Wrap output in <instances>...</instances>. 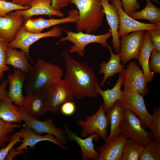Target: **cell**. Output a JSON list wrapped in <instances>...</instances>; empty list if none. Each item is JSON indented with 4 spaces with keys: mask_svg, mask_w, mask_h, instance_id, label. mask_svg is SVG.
Masks as SVG:
<instances>
[{
    "mask_svg": "<svg viewBox=\"0 0 160 160\" xmlns=\"http://www.w3.org/2000/svg\"><path fill=\"white\" fill-rule=\"evenodd\" d=\"M152 41L153 49L160 52V29L147 31Z\"/></svg>",
    "mask_w": 160,
    "mask_h": 160,
    "instance_id": "obj_39",
    "label": "cell"
},
{
    "mask_svg": "<svg viewBox=\"0 0 160 160\" xmlns=\"http://www.w3.org/2000/svg\"><path fill=\"white\" fill-rule=\"evenodd\" d=\"M153 48L152 41L146 31L137 59L139 65L142 68L147 84L151 82L155 76V73L150 70L148 66L150 54Z\"/></svg>",
    "mask_w": 160,
    "mask_h": 160,
    "instance_id": "obj_23",
    "label": "cell"
},
{
    "mask_svg": "<svg viewBox=\"0 0 160 160\" xmlns=\"http://www.w3.org/2000/svg\"><path fill=\"white\" fill-rule=\"evenodd\" d=\"M122 84V78L120 74L116 83L112 89L103 90L100 87L98 88L97 92L98 95L103 98L104 103L103 108L106 113L122 97L123 92L121 90Z\"/></svg>",
    "mask_w": 160,
    "mask_h": 160,
    "instance_id": "obj_25",
    "label": "cell"
},
{
    "mask_svg": "<svg viewBox=\"0 0 160 160\" xmlns=\"http://www.w3.org/2000/svg\"><path fill=\"white\" fill-rule=\"evenodd\" d=\"M153 120L150 129L154 140L160 143V107H154Z\"/></svg>",
    "mask_w": 160,
    "mask_h": 160,
    "instance_id": "obj_33",
    "label": "cell"
},
{
    "mask_svg": "<svg viewBox=\"0 0 160 160\" xmlns=\"http://www.w3.org/2000/svg\"><path fill=\"white\" fill-rule=\"evenodd\" d=\"M52 2V0H32L28 5L30 7L29 9L16 10L15 12L22 16L24 20L38 15H46L50 17L53 16L63 17L64 13L53 7Z\"/></svg>",
    "mask_w": 160,
    "mask_h": 160,
    "instance_id": "obj_16",
    "label": "cell"
},
{
    "mask_svg": "<svg viewBox=\"0 0 160 160\" xmlns=\"http://www.w3.org/2000/svg\"><path fill=\"white\" fill-rule=\"evenodd\" d=\"M7 1L8 0H4ZM12 2L20 6H28L29 3L32 0H12Z\"/></svg>",
    "mask_w": 160,
    "mask_h": 160,
    "instance_id": "obj_44",
    "label": "cell"
},
{
    "mask_svg": "<svg viewBox=\"0 0 160 160\" xmlns=\"http://www.w3.org/2000/svg\"><path fill=\"white\" fill-rule=\"evenodd\" d=\"M128 138L120 134L101 147L97 148L99 152L98 160H121L124 146Z\"/></svg>",
    "mask_w": 160,
    "mask_h": 160,
    "instance_id": "obj_18",
    "label": "cell"
},
{
    "mask_svg": "<svg viewBox=\"0 0 160 160\" xmlns=\"http://www.w3.org/2000/svg\"><path fill=\"white\" fill-rule=\"evenodd\" d=\"M106 113L110 124V131L105 142L110 141L120 134L119 128L124 117V109L117 101Z\"/></svg>",
    "mask_w": 160,
    "mask_h": 160,
    "instance_id": "obj_27",
    "label": "cell"
},
{
    "mask_svg": "<svg viewBox=\"0 0 160 160\" xmlns=\"http://www.w3.org/2000/svg\"><path fill=\"white\" fill-rule=\"evenodd\" d=\"M21 126L15 123L5 121L0 118V149L6 145V143L10 140L11 135L15 128H19Z\"/></svg>",
    "mask_w": 160,
    "mask_h": 160,
    "instance_id": "obj_32",
    "label": "cell"
},
{
    "mask_svg": "<svg viewBox=\"0 0 160 160\" xmlns=\"http://www.w3.org/2000/svg\"><path fill=\"white\" fill-rule=\"evenodd\" d=\"M123 87L122 96L117 102L123 108L129 109L137 116L143 127L150 128L153 116L146 107L143 95L138 93L130 86H126Z\"/></svg>",
    "mask_w": 160,
    "mask_h": 160,
    "instance_id": "obj_4",
    "label": "cell"
},
{
    "mask_svg": "<svg viewBox=\"0 0 160 160\" xmlns=\"http://www.w3.org/2000/svg\"><path fill=\"white\" fill-rule=\"evenodd\" d=\"M8 84L7 80L5 79L0 84V102L5 97L7 96V90L6 88Z\"/></svg>",
    "mask_w": 160,
    "mask_h": 160,
    "instance_id": "obj_42",
    "label": "cell"
},
{
    "mask_svg": "<svg viewBox=\"0 0 160 160\" xmlns=\"http://www.w3.org/2000/svg\"><path fill=\"white\" fill-rule=\"evenodd\" d=\"M24 153V150H17L13 148L9 152L5 160H12L17 156L23 154Z\"/></svg>",
    "mask_w": 160,
    "mask_h": 160,
    "instance_id": "obj_43",
    "label": "cell"
},
{
    "mask_svg": "<svg viewBox=\"0 0 160 160\" xmlns=\"http://www.w3.org/2000/svg\"><path fill=\"white\" fill-rule=\"evenodd\" d=\"M47 111L57 114L61 105L75 98L64 79H60L51 84L43 92Z\"/></svg>",
    "mask_w": 160,
    "mask_h": 160,
    "instance_id": "obj_7",
    "label": "cell"
},
{
    "mask_svg": "<svg viewBox=\"0 0 160 160\" xmlns=\"http://www.w3.org/2000/svg\"><path fill=\"white\" fill-rule=\"evenodd\" d=\"M109 0H101L103 12L105 15L108 23L109 25L112 33V39L111 43L117 54L120 51V40L118 31L119 25V18L118 12L113 5L109 3Z\"/></svg>",
    "mask_w": 160,
    "mask_h": 160,
    "instance_id": "obj_20",
    "label": "cell"
},
{
    "mask_svg": "<svg viewBox=\"0 0 160 160\" xmlns=\"http://www.w3.org/2000/svg\"><path fill=\"white\" fill-rule=\"evenodd\" d=\"M63 70L59 66L41 59L38 60L26 73V93L43 92L51 84L61 78Z\"/></svg>",
    "mask_w": 160,
    "mask_h": 160,
    "instance_id": "obj_2",
    "label": "cell"
},
{
    "mask_svg": "<svg viewBox=\"0 0 160 160\" xmlns=\"http://www.w3.org/2000/svg\"><path fill=\"white\" fill-rule=\"evenodd\" d=\"M28 6H20L12 2L0 0V16L4 17L13 10H23L29 9Z\"/></svg>",
    "mask_w": 160,
    "mask_h": 160,
    "instance_id": "obj_35",
    "label": "cell"
},
{
    "mask_svg": "<svg viewBox=\"0 0 160 160\" xmlns=\"http://www.w3.org/2000/svg\"><path fill=\"white\" fill-rule=\"evenodd\" d=\"M20 136L23 138V141L21 145L16 148L17 150H26L28 147L34 149L36 144L44 141H50L63 149H67L66 147L62 145L52 135L48 133L44 135H38L28 127H24L20 131Z\"/></svg>",
    "mask_w": 160,
    "mask_h": 160,
    "instance_id": "obj_22",
    "label": "cell"
},
{
    "mask_svg": "<svg viewBox=\"0 0 160 160\" xmlns=\"http://www.w3.org/2000/svg\"><path fill=\"white\" fill-rule=\"evenodd\" d=\"M122 7L125 12L130 16L140 8L137 0H121Z\"/></svg>",
    "mask_w": 160,
    "mask_h": 160,
    "instance_id": "obj_38",
    "label": "cell"
},
{
    "mask_svg": "<svg viewBox=\"0 0 160 160\" xmlns=\"http://www.w3.org/2000/svg\"><path fill=\"white\" fill-rule=\"evenodd\" d=\"M140 160H160V143L152 140L144 146Z\"/></svg>",
    "mask_w": 160,
    "mask_h": 160,
    "instance_id": "obj_31",
    "label": "cell"
},
{
    "mask_svg": "<svg viewBox=\"0 0 160 160\" xmlns=\"http://www.w3.org/2000/svg\"><path fill=\"white\" fill-rule=\"evenodd\" d=\"M24 20L22 16L15 12L0 16V40L9 42L12 41Z\"/></svg>",
    "mask_w": 160,
    "mask_h": 160,
    "instance_id": "obj_17",
    "label": "cell"
},
{
    "mask_svg": "<svg viewBox=\"0 0 160 160\" xmlns=\"http://www.w3.org/2000/svg\"><path fill=\"white\" fill-rule=\"evenodd\" d=\"M9 43L0 40V81L4 77V72L9 70V67L6 64L7 51Z\"/></svg>",
    "mask_w": 160,
    "mask_h": 160,
    "instance_id": "obj_34",
    "label": "cell"
},
{
    "mask_svg": "<svg viewBox=\"0 0 160 160\" xmlns=\"http://www.w3.org/2000/svg\"><path fill=\"white\" fill-rule=\"evenodd\" d=\"M150 57L151 60L148 63L150 70L155 73H160V52L153 49L151 52Z\"/></svg>",
    "mask_w": 160,
    "mask_h": 160,
    "instance_id": "obj_37",
    "label": "cell"
},
{
    "mask_svg": "<svg viewBox=\"0 0 160 160\" xmlns=\"http://www.w3.org/2000/svg\"><path fill=\"white\" fill-rule=\"evenodd\" d=\"M20 131L17 132L11 135L10 140L7 145L0 149V160H4L9 152L13 148L17 143L22 142L23 140L21 139Z\"/></svg>",
    "mask_w": 160,
    "mask_h": 160,
    "instance_id": "obj_36",
    "label": "cell"
},
{
    "mask_svg": "<svg viewBox=\"0 0 160 160\" xmlns=\"http://www.w3.org/2000/svg\"><path fill=\"white\" fill-rule=\"evenodd\" d=\"M69 0H52V6L55 9L60 11L61 9L68 6Z\"/></svg>",
    "mask_w": 160,
    "mask_h": 160,
    "instance_id": "obj_41",
    "label": "cell"
},
{
    "mask_svg": "<svg viewBox=\"0 0 160 160\" xmlns=\"http://www.w3.org/2000/svg\"><path fill=\"white\" fill-rule=\"evenodd\" d=\"M63 31L67 34V36L61 38L59 42L68 41L73 44L68 50L70 53H76L79 56L84 57L85 54V48L88 44L94 43L100 44L103 47H108L109 44L107 40L112 36L111 31H109L104 34L94 35L91 33H84L81 31L75 32L71 31H67L61 28Z\"/></svg>",
    "mask_w": 160,
    "mask_h": 160,
    "instance_id": "obj_5",
    "label": "cell"
},
{
    "mask_svg": "<svg viewBox=\"0 0 160 160\" xmlns=\"http://www.w3.org/2000/svg\"><path fill=\"white\" fill-rule=\"evenodd\" d=\"M145 7L140 11H137L130 17L134 19H145L150 23H160V8L153 5L151 0H146Z\"/></svg>",
    "mask_w": 160,
    "mask_h": 160,
    "instance_id": "obj_29",
    "label": "cell"
},
{
    "mask_svg": "<svg viewBox=\"0 0 160 160\" xmlns=\"http://www.w3.org/2000/svg\"><path fill=\"white\" fill-rule=\"evenodd\" d=\"M26 78V73L16 68L13 74H9L7 77L9 84L7 96L18 107L23 104L24 97L22 90Z\"/></svg>",
    "mask_w": 160,
    "mask_h": 160,
    "instance_id": "obj_19",
    "label": "cell"
},
{
    "mask_svg": "<svg viewBox=\"0 0 160 160\" xmlns=\"http://www.w3.org/2000/svg\"><path fill=\"white\" fill-rule=\"evenodd\" d=\"M63 126L67 139L76 142L80 147L82 153V160H98L99 153L95 149L93 140L94 139L96 141L99 140L101 137L99 135L92 133L86 138L82 139L71 131L66 124H63Z\"/></svg>",
    "mask_w": 160,
    "mask_h": 160,
    "instance_id": "obj_15",
    "label": "cell"
},
{
    "mask_svg": "<svg viewBox=\"0 0 160 160\" xmlns=\"http://www.w3.org/2000/svg\"><path fill=\"white\" fill-rule=\"evenodd\" d=\"M103 108V103L93 115L87 117L85 121L79 120L77 121L78 126L82 128L80 137H86L92 133H96L105 142L108 135L107 129L109 124L108 117Z\"/></svg>",
    "mask_w": 160,
    "mask_h": 160,
    "instance_id": "obj_10",
    "label": "cell"
},
{
    "mask_svg": "<svg viewBox=\"0 0 160 160\" xmlns=\"http://www.w3.org/2000/svg\"><path fill=\"white\" fill-rule=\"evenodd\" d=\"M26 53L22 50L8 47L6 53V64L13 66L25 73L28 72L32 65L28 61Z\"/></svg>",
    "mask_w": 160,
    "mask_h": 160,
    "instance_id": "obj_26",
    "label": "cell"
},
{
    "mask_svg": "<svg viewBox=\"0 0 160 160\" xmlns=\"http://www.w3.org/2000/svg\"><path fill=\"white\" fill-rule=\"evenodd\" d=\"M108 47L110 53L111 57L108 62L103 61L100 65L99 73L103 74L104 75L103 79L100 84V86L103 85L109 77L117 73H123L125 69L124 68L125 65H122L120 63V54L116 55L114 53L110 45H108Z\"/></svg>",
    "mask_w": 160,
    "mask_h": 160,
    "instance_id": "obj_24",
    "label": "cell"
},
{
    "mask_svg": "<svg viewBox=\"0 0 160 160\" xmlns=\"http://www.w3.org/2000/svg\"><path fill=\"white\" fill-rule=\"evenodd\" d=\"M18 107L25 123L24 127L31 129L34 133L38 135H41L44 133L52 134L62 145L67 144L68 141L64 129L57 127L54 124L53 119H48L43 121L39 120L28 114L23 106Z\"/></svg>",
    "mask_w": 160,
    "mask_h": 160,
    "instance_id": "obj_8",
    "label": "cell"
},
{
    "mask_svg": "<svg viewBox=\"0 0 160 160\" xmlns=\"http://www.w3.org/2000/svg\"><path fill=\"white\" fill-rule=\"evenodd\" d=\"M144 146L131 138L124 145L121 160H139Z\"/></svg>",
    "mask_w": 160,
    "mask_h": 160,
    "instance_id": "obj_30",
    "label": "cell"
},
{
    "mask_svg": "<svg viewBox=\"0 0 160 160\" xmlns=\"http://www.w3.org/2000/svg\"><path fill=\"white\" fill-rule=\"evenodd\" d=\"M144 30L135 31L121 37L120 60L125 64L131 59H137L144 40Z\"/></svg>",
    "mask_w": 160,
    "mask_h": 160,
    "instance_id": "obj_12",
    "label": "cell"
},
{
    "mask_svg": "<svg viewBox=\"0 0 160 160\" xmlns=\"http://www.w3.org/2000/svg\"><path fill=\"white\" fill-rule=\"evenodd\" d=\"M78 10L73 9L70 10L68 16L58 19L51 18L45 19L42 17L33 19L30 18L24 20L23 25L27 31L33 32H42L44 30L57 25L76 22L78 18Z\"/></svg>",
    "mask_w": 160,
    "mask_h": 160,
    "instance_id": "obj_13",
    "label": "cell"
},
{
    "mask_svg": "<svg viewBox=\"0 0 160 160\" xmlns=\"http://www.w3.org/2000/svg\"><path fill=\"white\" fill-rule=\"evenodd\" d=\"M60 111L63 115L69 116L73 114L76 111V106L73 101H68L63 103L60 106Z\"/></svg>",
    "mask_w": 160,
    "mask_h": 160,
    "instance_id": "obj_40",
    "label": "cell"
},
{
    "mask_svg": "<svg viewBox=\"0 0 160 160\" xmlns=\"http://www.w3.org/2000/svg\"><path fill=\"white\" fill-rule=\"evenodd\" d=\"M124 109V116L119 128L120 134L145 145L153 140V133L144 129L141 121L133 112Z\"/></svg>",
    "mask_w": 160,
    "mask_h": 160,
    "instance_id": "obj_6",
    "label": "cell"
},
{
    "mask_svg": "<svg viewBox=\"0 0 160 160\" xmlns=\"http://www.w3.org/2000/svg\"><path fill=\"white\" fill-rule=\"evenodd\" d=\"M23 106L26 112L31 116L38 119L47 111L43 93L31 92L24 97Z\"/></svg>",
    "mask_w": 160,
    "mask_h": 160,
    "instance_id": "obj_21",
    "label": "cell"
},
{
    "mask_svg": "<svg viewBox=\"0 0 160 160\" xmlns=\"http://www.w3.org/2000/svg\"><path fill=\"white\" fill-rule=\"evenodd\" d=\"M68 51L61 53L66 72L64 80L75 98L79 100L84 97H98L100 84L93 68L85 62L73 58Z\"/></svg>",
    "mask_w": 160,
    "mask_h": 160,
    "instance_id": "obj_1",
    "label": "cell"
},
{
    "mask_svg": "<svg viewBox=\"0 0 160 160\" xmlns=\"http://www.w3.org/2000/svg\"><path fill=\"white\" fill-rule=\"evenodd\" d=\"M120 74L123 86H130L143 96L148 93V89L143 71L135 60L130 62L123 73Z\"/></svg>",
    "mask_w": 160,
    "mask_h": 160,
    "instance_id": "obj_14",
    "label": "cell"
},
{
    "mask_svg": "<svg viewBox=\"0 0 160 160\" xmlns=\"http://www.w3.org/2000/svg\"><path fill=\"white\" fill-rule=\"evenodd\" d=\"M116 9L119 18V25L118 31L119 37L135 31L160 29V23H146L139 22L130 17L122 8L121 0H111Z\"/></svg>",
    "mask_w": 160,
    "mask_h": 160,
    "instance_id": "obj_11",
    "label": "cell"
},
{
    "mask_svg": "<svg viewBox=\"0 0 160 160\" xmlns=\"http://www.w3.org/2000/svg\"><path fill=\"white\" fill-rule=\"evenodd\" d=\"M101 0H69L78 10V18L76 23L77 31L91 33L96 31L102 25L105 15Z\"/></svg>",
    "mask_w": 160,
    "mask_h": 160,
    "instance_id": "obj_3",
    "label": "cell"
},
{
    "mask_svg": "<svg viewBox=\"0 0 160 160\" xmlns=\"http://www.w3.org/2000/svg\"><path fill=\"white\" fill-rule=\"evenodd\" d=\"M62 28L55 26L51 30L46 32L33 33L27 31L23 25L18 31L14 39L8 44V47L20 49L25 52L28 58L33 63L29 53L31 45L43 38L59 37L62 35Z\"/></svg>",
    "mask_w": 160,
    "mask_h": 160,
    "instance_id": "obj_9",
    "label": "cell"
},
{
    "mask_svg": "<svg viewBox=\"0 0 160 160\" xmlns=\"http://www.w3.org/2000/svg\"><path fill=\"white\" fill-rule=\"evenodd\" d=\"M7 96L0 102V118L9 123H19L23 121L18 106L15 105Z\"/></svg>",
    "mask_w": 160,
    "mask_h": 160,
    "instance_id": "obj_28",
    "label": "cell"
}]
</instances>
